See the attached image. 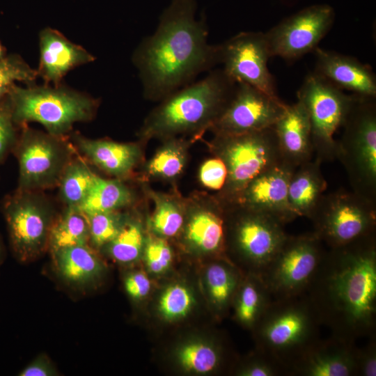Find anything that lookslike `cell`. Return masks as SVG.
Here are the masks:
<instances>
[{"instance_id":"obj_40","label":"cell","mask_w":376,"mask_h":376,"mask_svg":"<svg viewBox=\"0 0 376 376\" xmlns=\"http://www.w3.org/2000/svg\"><path fill=\"white\" fill-rule=\"evenodd\" d=\"M7 96L0 102V164L12 152L19 135Z\"/></svg>"},{"instance_id":"obj_16","label":"cell","mask_w":376,"mask_h":376,"mask_svg":"<svg viewBox=\"0 0 376 376\" xmlns=\"http://www.w3.org/2000/svg\"><path fill=\"white\" fill-rule=\"evenodd\" d=\"M224 73L235 83H244L277 97L267 63L271 57L265 33L241 32L219 45Z\"/></svg>"},{"instance_id":"obj_31","label":"cell","mask_w":376,"mask_h":376,"mask_svg":"<svg viewBox=\"0 0 376 376\" xmlns=\"http://www.w3.org/2000/svg\"><path fill=\"white\" fill-rule=\"evenodd\" d=\"M97 176L84 161L72 158L58 185L61 201L66 206L79 207L87 197Z\"/></svg>"},{"instance_id":"obj_4","label":"cell","mask_w":376,"mask_h":376,"mask_svg":"<svg viewBox=\"0 0 376 376\" xmlns=\"http://www.w3.org/2000/svg\"><path fill=\"white\" fill-rule=\"evenodd\" d=\"M7 99L13 120L19 127L36 122L47 132L63 137L75 123L91 120L99 104L97 100L63 84L26 87L15 84Z\"/></svg>"},{"instance_id":"obj_28","label":"cell","mask_w":376,"mask_h":376,"mask_svg":"<svg viewBox=\"0 0 376 376\" xmlns=\"http://www.w3.org/2000/svg\"><path fill=\"white\" fill-rule=\"evenodd\" d=\"M132 190L118 179H104L97 176L87 197L78 207L86 214L117 211L132 203Z\"/></svg>"},{"instance_id":"obj_8","label":"cell","mask_w":376,"mask_h":376,"mask_svg":"<svg viewBox=\"0 0 376 376\" xmlns=\"http://www.w3.org/2000/svg\"><path fill=\"white\" fill-rule=\"evenodd\" d=\"M1 210L11 251L19 262H29L48 249L55 217L52 204L41 191L17 189L3 198Z\"/></svg>"},{"instance_id":"obj_9","label":"cell","mask_w":376,"mask_h":376,"mask_svg":"<svg viewBox=\"0 0 376 376\" xmlns=\"http://www.w3.org/2000/svg\"><path fill=\"white\" fill-rule=\"evenodd\" d=\"M313 233L330 248L375 234V203L354 192L324 195L310 218Z\"/></svg>"},{"instance_id":"obj_19","label":"cell","mask_w":376,"mask_h":376,"mask_svg":"<svg viewBox=\"0 0 376 376\" xmlns=\"http://www.w3.org/2000/svg\"><path fill=\"white\" fill-rule=\"evenodd\" d=\"M39 47L40 59L36 70L45 84L58 86L70 70L95 59L83 47L49 27L40 32Z\"/></svg>"},{"instance_id":"obj_30","label":"cell","mask_w":376,"mask_h":376,"mask_svg":"<svg viewBox=\"0 0 376 376\" xmlns=\"http://www.w3.org/2000/svg\"><path fill=\"white\" fill-rule=\"evenodd\" d=\"M155 209L150 217L152 231L160 237H171L182 230L185 219V205L171 195L148 191Z\"/></svg>"},{"instance_id":"obj_45","label":"cell","mask_w":376,"mask_h":376,"mask_svg":"<svg viewBox=\"0 0 376 376\" xmlns=\"http://www.w3.org/2000/svg\"><path fill=\"white\" fill-rule=\"evenodd\" d=\"M4 246L0 237V265L2 263L4 258Z\"/></svg>"},{"instance_id":"obj_1","label":"cell","mask_w":376,"mask_h":376,"mask_svg":"<svg viewBox=\"0 0 376 376\" xmlns=\"http://www.w3.org/2000/svg\"><path fill=\"white\" fill-rule=\"evenodd\" d=\"M303 295L332 336L355 343L375 334V234L325 251Z\"/></svg>"},{"instance_id":"obj_13","label":"cell","mask_w":376,"mask_h":376,"mask_svg":"<svg viewBox=\"0 0 376 376\" xmlns=\"http://www.w3.org/2000/svg\"><path fill=\"white\" fill-rule=\"evenodd\" d=\"M226 207L235 213L229 228L226 226L233 250L249 272L260 275L288 235L285 225L263 213L237 205Z\"/></svg>"},{"instance_id":"obj_44","label":"cell","mask_w":376,"mask_h":376,"mask_svg":"<svg viewBox=\"0 0 376 376\" xmlns=\"http://www.w3.org/2000/svg\"><path fill=\"white\" fill-rule=\"evenodd\" d=\"M19 376H54L58 372L47 357L38 356L27 365L19 374Z\"/></svg>"},{"instance_id":"obj_21","label":"cell","mask_w":376,"mask_h":376,"mask_svg":"<svg viewBox=\"0 0 376 376\" xmlns=\"http://www.w3.org/2000/svg\"><path fill=\"white\" fill-rule=\"evenodd\" d=\"M282 160L293 169L312 159L314 152L308 113L301 102L286 104L273 126Z\"/></svg>"},{"instance_id":"obj_35","label":"cell","mask_w":376,"mask_h":376,"mask_svg":"<svg viewBox=\"0 0 376 376\" xmlns=\"http://www.w3.org/2000/svg\"><path fill=\"white\" fill-rule=\"evenodd\" d=\"M86 215L89 226V242L96 249L102 248L111 242L127 219L118 210Z\"/></svg>"},{"instance_id":"obj_34","label":"cell","mask_w":376,"mask_h":376,"mask_svg":"<svg viewBox=\"0 0 376 376\" xmlns=\"http://www.w3.org/2000/svg\"><path fill=\"white\" fill-rule=\"evenodd\" d=\"M178 359L187 370L196 373H208L219 366L221 354L214 346L202 342H192L182 346Z\"/></svg>"},{"instance_id":"obj_6","label":"cell","mask_w":376,"mask_h":376,"mask_svg":"<svg viewBox=\"0 0 376 376\" xmlns=\"http://www.w3.org/2000/svg\"><path fill=\"white\" fill-rule=\"evenodd\" d=\"M211 146L227 169L220 196L224 206L233 204L256 176L283 162L274 127L240 134H217Z\"/></svg>"},{"instance_id":"obj_46","label":"cell","mask_w":376,"mask_h":376,"mask_svg":"<svg viewBox=\"0 0 376 376\" xmlns=\"http://www.w3.org/2000/svg\"><path fill=\"white\" fill-rule=\"evenodd\" d=\"M7 54L6 53V49L4 47L1 45V41H0V58H3Z\"/></svg>"},{"instance_id":"obj_10","label":"cell","mask_w":376,"mask_h":376,"mask_svg":"<svg viewBox=\"0 0 376 376\" xmlns=\"http://www.w3.org/2000/svg\"><path fill=\"white\" fill-rule=\"evenodd\" d=\"M310 120L316 158L322 162L336 158L337 141L334 136L342 127L354 99L315 72L308 75L297 91Z\"/></svg>"},{"instance_id":"obj_27","label":"cell","mask_w":376,"mask_h":376,"mask_svg":"<svg viewBox=\"0 0 376 376\" xmlns=\"http://www.w3.org/2000/svg\"><path fill=\"white\" fill-rule=\"evenodd\" d=\"M89 243L88 218L78 207L66 206L52 225L48 249L51 253L67 247Z\"/></svg>"},{"instance_id":"obj_22","label":"cell","mask_w":376,"mask_h":376,"mask_svg":"<svg viewBox=\"0 0 376 376\" xmlns=\"http://www.w3.org/2000/svg\"><path fill=\"white\" fill-rule=\"evenodd\" d=\"M185 238L192 249L204 253L221 251L226 244L224 206L219 202L191 203Z\"/></svg>"},{"instance_id":"obj_12","label":"cell","mask_w":376,"mask_h":376,"mask_svg":"<svg viewBox=\"0 0 376 376\" xmlns=\"http://www.w3.org/2000/svg\"><path fill=\"white\" fill-rule=\"evenodd\" d=\"M313 233L288 235L261 273L272 299L303 295L311 282L325 251Z\"/></svg>"},{"instance_id":"obj_2","label":"cell","mask_w":376,"mask_h":376,"mask_svg":"<svg viewBox=\"0 0 376 376\" xmlns=\"http://www.w3.org/2000/svg\"><path fill=\"white\" fill-rule=\"evenodd\" d=\"M196 10L194 0H173L155 31L135 49L132 61L148 100H162L220 63V46L208 42L207 26Z\"/></svg>"},{"instance_id":"obj_3","label":"cell","mask_w":376,"mask_h":376,"mask_svg":"<svg viewBox=\"0 0 376 376\" xmlns=\"http://www.w3.org/2000/svg\"><path fill=\"white\" fill-rule=\"evenodd\" d=\"M236 84L223 70L171 93L146 118L139 135L142 140L199 134L210 129L231 98Z\"/></svg>"},{"instance_id":"obj_36","label":"cell","mask_w":376,"mask_h":376,"mask_svg":"<svg viewBox=\"0 0 376 376\" xmlns=\"http://www.w3.org/2000/svg\"><path fill=\"white\" fill-rule=\"evenodd\" d=\"M38 77L37 70L17 54H7L0 58V102L17 81L31 85Z\"/></svg>"},{"instance_id":"obj_25","label":"cell","mask_w":376,"mask_h":376,"mask_svg":"<svg viewBox=\"0 0 376 376\" xmlns=\"http://www.w3.org/2000/svg\"><path fill=\"white\" fill-rule=\"evenodd\" d=\"M322 162L315 157L297 167L288 185L289 205L297 217L311 218L324 195L327 182L321 171Z\"/></svg>"},{"instance_id":"obj_14","label":"cell","mask_w":376,"mask_h":376,"mask_svg":"<svg viewBox=\"0 0 376 376\" xmlns=\"http://www.w3.org/2000/svg\"><path fill=\"white\" fill-rule=\"evenodd\" d=\"M335 13L327 4L307 7L265 33L271 57L295 61L317 47L329 31Z\"/></svg>"},{"instance_id":"obj_24","label":"cell","mask_w":376,"mask_h":376,"mask_svg":"<svg viewBox=\"0 0 376 376\" xmlns=\"http://www.w3.org/2000/svg\"><path fill=\"white\" fill-rule=\"evenodd\" d=\"M52 256L57 274L69 285L86 288L103 273L102 261L88 244L62 249Z\"/></svg>"},{"instance_id":"obj_17","label":"cell","mask_w":376,"mask_h":376,"mask_svg":"<svg viewBox=\"0 0 376 376\" xmlns=\"http://www.w3.org/2000/svg\"><path fill=\"white\" fill-rule=\"evenodd\" d=\"M294 170L284 162L266 170L249 182L230 205L265 214L284 225L293 221L298 217L289 205L288 185Z\"/></svg>"},{"instance_id":"obj_39","label":"cell","mask_w":376,"mask_h":376,"mask_svg":"<svg viewBox=\"0 0 376 376\" xmlns=\"http://www.w3.org/2000/svg\"><path fill=\"white\" fill-rule=\"evenodd\" d=\"M237 373L242 376L287 375L281 364L259 350L238 368Z\"/></svg>"},{"instance_id":"obj_29","label":"cell","mask_w":376,"mask_h":376,"mask_svg":"<svg viewBox=\"0 0 376 376\" xmlns=\"http://www.w3.org/2000/svg\"><path fill=\"white\" fill-rule=\"evenodd\" d=\"M164 140V144L146 164L144 175L148 178L170 180L180 176L184 171L189 142L176 137Z\"/></svg>"},{"instance_id":"obj_32","label":"cell","mask_w":376,"mask_h":376,"mask_svg":"<svg viewBox=\"0 0 376 376\" xmlns=\"http://www.w3.org/2000/svg\"><path fill=\"white\" fill-rule=\"evenodd\" d=\"M205 278L212 303L218 310L226 309L241 282L237 272L229 265L215 263L207 267Z\"/></svg>"},{"instance_id":"obj_37","label":"cell","mask_w":376,"mask_h":376,"mask_svg":"<svg viewBox=\"0 0 376 376\" xmlns=\"http://www.w3.org/2000/svg\"><path fill=\"white\" fill-rule=\"evenodd\" d=\"M194 297L191 291L181 284L169 286L162 294L158 308L162 316L167 320L185 317L191 311Z\"/></svg>"},{"instance_id":"obj_42","label":"cell","mask_w":376,"mask_h":376,"mask_svg":"<svg viewBox=\"0 0 376 376\" xmlns=\"http://www.w3.org/2000/svg\"><path fill=\"white\" fill-rule=\"evenodd\" d=\"M368 343L358 347L357 352V376H376V336L368 337Z\"/></svg>"},{"instance_id":"obj_26","label":"cell","mask_w":376,"mask_h":376,"mask_svg":"<svg viewBox=\"0 0 376 376\" xmlns=\"http://www.w3.org/2000/svg\"><path fill=\"white\" fill-rule=\"evenodd\" d=\"M234 296L235 317L244 327L253 329L272 301L260 275L249 272Z\"/></svg>"},{"instance_id":"obj_18","label":"cell","mask_w":376,"mask_h":376,"mask_svg":"<svg viewBox=\"0 0 376 376\" xmlns=\"http://www.w3.org/2000/svg\"><path fill=\"white\" fill-rule=\"evenodd\" d=\"M354 342L334 336L318 338L290 366V376H357Z\"/></svg>"},{"instance_id":"obj_7","label":"cell","mask_w":376,"mask_h":376,"mask_svg":"<svg viewBox=\"0 0 376 376\" xmlns=\"http://www.w3.org/2000/svg\"><path fill=\"white\" fill-rule=\"evenodd\" d=\"M337 142V155L349 176L353 191L375 203L376 107L375 98L354 95Z\"/></svg>"},{"instance_id":"obj_11","label":"cell","mask_w":376,"mask_h":376,"mask_svg":"<svg viewBox=\"0 0 376 376\" xmlns=\"http://www.w3.org/2000/svg\"><path fill=\"white\" fill-rule=\"evenodd\" d=\"M12 152L19 166L17 189L41 191L58 186L72 159L71 146L58 136L22 126Z\"/></svg>"},{"instance_id":"obj_33","label":"cell","mask_w":376,"mask_h":376,"mask_svg":"<svg viewBox=\"0 0 376 376\" xmlns=\"http://www.w3.org/2000/svg\"><path fill=\"white\" fill-rule=\"evenodd\" d=\"M145 242L141 224L127 218L117 235L106 246L113 260L126 264L139 258L143 251Z\"/></svg>"},{"instance_id":"obj_43","label":"cell","mask_w":376,"mask_h":376,"mask_svg":"<svg viewBox=\"0 0 376 376\" xmlns=\"http://www.w3.org/2000/svg\"><path fill=\"white\" fill-rule=\"evenodd\" d=\"M124 286L129 296L133 299H139L148 294L151 283L146 274L137 272L129 274L125 278Z\"/></svg>"},{"instance_id":"obj_15","label":"cell","mask_w":376,"mask_h":376,"mask_svg":"<svg viewBox=\"0 0 376 376\" xmlns=\"http://www.w3.org/2000/svg\"><path fill=\"white\" fill-rule=\"evenodd\" d=\"M286 104L244 83H237L228 104L210 130L215 135L240 134L274 125Z\"/></svg>"},{"instance_id":"obj_38","label":"cell","mask_w":376,"mask_h":376,"mask_svg":"<svg viewBox=\"0 0 376 376\" xmlns=\"http://www.w3.org/2000/svg\"><path fill=\"white\" fill-rule=\"evenodd\" d=\"M143 253L149 270L154 274L166 270L173 259L170 246L160 237H152L146 241Z\"/></svg>"},{"instance_id":"obj_23","label":"cell","mask_w":376,"mask_h":376,"mask_svg":"<svg viewBox=\"0 0 376 376\" xmlns=\"http://www.w3.org/2000/svg\"><path fill=\"white\" fill-rule=\"evenodd\" d=\"M75 141L86 157L109 175L121 178L129 175L141 158L139 146L107 139H90L74 136Z\"/></svg>"},{"instance_id":"obj_20","label":"cell","mask_w":376,"mask_h":376,"mask_svg":"<svg viewBox=\"0 0 376 376\" xmlns=\"http://www.w3.org/2000/svg\"><path fill=\"white\" fill-rule=\"evenodd\" d=\"M315 72L343 91L375 98L376 77L372 68L357 58L316 47Z\"/></svg>"},{"instance_id":"obj_5","label":"cell","mask_w":376,"mask_h":376,"mask_svg":"<svg viewBox=\"0 0 376 376\" xmlns=\"http://www.w3.org/2000/svg\"><path fill=\"white\" fill-rule=\"evenodd\" d=\"M319 321L304 295L272 299L255 331L258 350L288 371L304 351L320 338Z\"/></svg>"},{"instance_id":"obj_41","label":"cell","mask_w":376,"mask_h":376,"mask_svg":"<svg viewBox=\"0 0 376 376\" xmlns=\"http://www.w3.org/2000/svg\"><path fill=\"white\" fill-rule=\"evenodd\" d=\"M200 182L212 190H221L227 178V169L224 162L218 157L205 160L198 172Z\"/></svg>"}]
</instances>
